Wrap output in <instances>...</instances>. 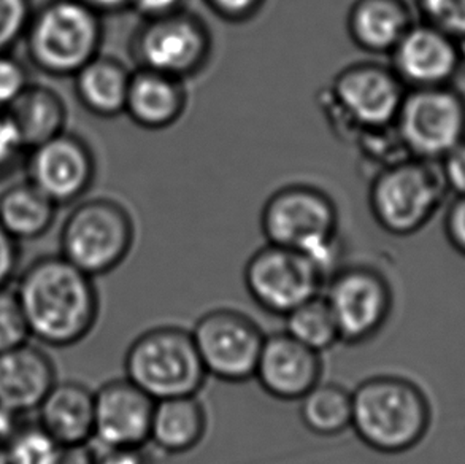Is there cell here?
<instances>
[{
  "label": "cell",
  "instance_id": "f546056e",
  "mask_svg": "<svg viewBox=\"0 0 465 464\" xmlns=\"http://www.w3.org/2000/svg\"><path fill=\"white\" fill-rule=\"evenodd\" d=\"M35 5L34 0H0V53L23 44Z\"/></svg>",
  "mask_w": 465,
  "mask_h": 464
},
{
  "label": "cell",
  "instance_id": "ac0fdd59",
  "mask_svg": "<svg viewBox=\"0 0 465 464\" xmlns=\"http://www.w3.org/2000/svg\"><path fill=\"white\" fill-rule=\"evenodd\" d=\"M37 423L61 447L89 446L94 439V389L76 380H57L38 406Z\"/></svg>",
  "mask_w": 465,
  "mask_h": 464
},
{
  "label": "cell",
  "instance_id": "6da1fadb",
  "mask_svg": "<svg viewBox=\"0 0 465 464\" xmlns=\"http://www.w3.org/2000/svg\"><path fill=\"white\" fill-rule=\"evenodd\" d=\"M94 280L59 253L35 257L19 270L13 289L31 339L53 348H67L86 339L101 314Z\"/></svg>",
  "mask_w": 465,
  "mask_h": 464
},
{
  "label": "cell",
  "instance_id": "5bb4252c",
  "mask_svg": "<svg viewBox=\"0 0 465 464\" xmlns=\"http://www.w3.org/2000/svg\"><path fill=\"white\" fill-rule=\"evenodd\" d=\"M156 401L129 378H114L94 391V439L105 446L150 444Z\"/></svg>",
  "mask_w": 465,
  "mask_h": 464
},
{
  "label": "cell",
  "instance_id": "30bf717a",
  "mask_svg": "<svg viewBox=\"0 0 465 464\" xmlns=\"http://www.w3.org/2000/svg\"><path fill=\"white\" fill-rule=\"evenodd\" d=\"M191 334L207 376L226 383L254 378L265 334L252 317L233 308H213L202 315Z\"/></svg>",
  "mask_w": 465,
  "mask_h": 464
},
{
  "label": "cell",
  "instance_id": "8992f818",
  "mask_svg": "<svg viewBox=\"0 0 465 464\" xmlns=\"http://www.w3.org/2000/svg\"><path fill=\"white\" fill-rule=\"evenodd\" d=\"M124 372L154 401L197 396L208 377L193 334L180 327H157L140 334L127 348Z\"/></svg>",
  "mask_w": 465,
  "mask_h": 464
},
{
  "label": "cell",
  "instance_id": "8d00e7d4",
  "mask_svg": "<svg viewBox=\"0 0 465 464\" xmlns=\"http://www.w3.org/2000/svg\"><path fill=\"white\" fill-rule=\"evenodd\" d=\"M434 19L447 29L465 32V0H443Z\"/></svg>",
  "mask_w": 465,
  "mask_h": 464
},
{
  "label": "cell",
  "instance_id": "4316f807",
  "mask_svg": "<svg viewBox=\"0 0 465 464\" xmlns=\"http://www.w3.org/2000/svg\"><path fill=\"white\" fill-rule=\"evenodd\" d=\"M284 323L286 333L318 353L340 344L339 328L322 293L291 310Z\"/></svg>",
  "mask_w": 465,
  "mask_h": 464
},
{
  "label": "cell",
  "instance_id": "603a6c76",
  "mask_svg": "<svg viewBox=\"0 0 465 464\" xmlns=\"http://www.w3.org/2000/svg\"><path fill=\"white\" fill-rule=\"evenodd\" d=\"M6 112L18 127L27 150L67 131L69 125V107L61 93L34 80Z\"/></svg>",
  "mask_w": 465,
  "mask_h": 464
},
{
  "label": "cell",
  "instance_id": "4dcf8cb0",
  "mask_svg": "<svg viewBox=\"0 0 465 464\" xmlns=\"http://www.w3.org/2000/svg\"><path fill=\"white\" fill-rule=\"evenodd\" d=\"M32 82L31 72L13 51L0 53V110H8Z\"/></svg>",
  "mask_w": 465,
  "mask_h": 464
},
{
  "label": "cell",
  "instance_id": "d590c367",
  "mask_svg": "<svg viewBox=\"0 0 465 464\" xmlns=\"http://www.w3.org/2000/svg\"><path fill=\"white\" fill-rule=\"evenodd\" d=\"M184 2L186 0H131L129 10L137 13L142 19L163 18L183 10Z\"/></svg>",
  "mask_w": 465,
  "mask_h": 464
},
{
  "label": "cell",
  "instance_id": "2e32d148",
  "mask_svg": "<svg viewBox=\"0 0 465 464\" xmlns=\"http://www.w3.org/2000/svg\"><path fill=\"white\" fill-rule=\"evenodd\" d=\"M396 119L405 144L421 155L451 150L462 127L460 106L437 91H418L403 99Z\"/></svg>",
  "mask_w": 465,
  "mask_h": 464
},
{
  "label": "cell",
  "instance_id": "9a60e30c",
  "mask_svg": "<svg viewBox=\"0 0 465 464\" xmlns=\"http://www.w3.org/2000/svg\"><path fill=\"white\" fill-rule=\"evenodd\" d=\"M321 353L303 346L292 336L265 334L254 378L265 395L278 401H299L321 382Z\"/></svg>",
  "mask_w": 465,
  "mask_h": 464
},
{
  "label": "cell",
  "instance_id": "d6a6232c",
  "mask_svg": "<svg viewBox=\"0 0 465 464\" xmlns=\"http://www.w3.org/2000/svg\"><path fill=\"white\" fill-rule=\"evenodd\" d=\"M93 464H153L146 446H105L91 442Z\"/></svg>",
  "mask_w": 465,
  "mask_h": 464
},
{
  "label": "cell",
  "instance_id": "74e56055",
  "mask_svg": "<svg viewBox=\"0 0 465 464\" xmlns=\"http://www.w3.org/2000/svg\"><path fill=\"white\" fill-rule=\"evenodd\" d=\"M25 420V415L0 404V447L6 446V442L12 439Z\"/></svg>",
  "mask_w": 465,
  "mask_h": 464
},
{
  "label": "cell",
  "instance_id": "52a82bcc",
  "mask_svg": "<svg viewBox=\"0 0 465 464\" xmlns=\"http://www.w3.org/2000/svg\"><path fill=\"white\" fill-rule=\"evenodd\" d=\"M213 38L207 23L183 8L169 16L143 19L131 38V56L139 69L186 80L207 67Z\"/></svg>",
  "mask_w": 465,
  "mask_h": 464
},
{
  "label": "cell",
  "instance_id": "277c9868",
  "mask_svg": "<svg viewBox=\"0 0 465 464\" xmlns=\"http://www.w3.org/2000/svg\"><path fill=\"white\" fill-rule=\"evenodd\" d=\"M101 13L82 0H44L35 5L23 45L34 69L51 78H72L101 55Z\"/></svg>",
  "mask_w": 465,
  "mask_h": 464
},
{
  "label": "cell",
  "instance_id": "ba28073f",
  "mask_svg": "<svg viewBox=\"0 0 465 464\" xmlns=\"http://www.w3.org/2000/svg\"><path fill=\"white\" fill-rule=\"evenodd\" d=\"M322 296L339 328L340 344L362 346L383 331L394 308L388 278L371 266H340L327 278Z\"/></svg>",
  "mask_w": 465,
  "mask_h": 464
},
{
  "label": "cell",
  "instance_id": "5b68a950",
  "mask_svg": "<svg viewBox=\"0 0 465 464\" xmlns=\"http://www.w3.org/2000/svg\"><path fill=\"white\" fill-rule=\"evenodd\" d=\"M70 207L59 231V255L94 278L118 269L135 242L131 212L110 197H83Z\"/></svg>",
  "mask_w": 465,
  "mask_h": 464
},
{
  "label": "cell",
  "instance_id": "e575fe53",
  "mask_svg": "<svg viewBox=\"0 0 465 464\" xmlns=\"http://www.w3.org/2000/svg\"><path fill=\"white\" fill-rule=\"evenodd\" d=\"M21 266V244L0 225V288L12 287Z\"/></svg>",
  "mask_w": 465,
  "mask_h": 464
},
{
  "label": "cell",
  "instance_id": "836d02e7",
  "mask_svg": "<svg viewBox=\"0 0 465 464\" xmlns=\"http://www.w3.org/2000/svg\"><path fill=\"white\" fill-rule=\"evenodd\" d=\"M205 5L227 23H245L254 18L264 6L265 0H203Z\"/></svg>",
  "mask_w": 465,
  "mask_h": 464
},
{
  "label": "cell",
  "instance_id": "9c48e42d",
  "mask_svg": "<svg viewBox=\"0 0 465 464\" xmlns=\"http://www.w3.org/2000/svg\"><path fill=\"white\" fill-rule=\"evenodd\" d=\"M243 282L258 308L284 318L322 293L326 276L302 251L265 244L246 261Z\"/></svg>",
  "mask_w": 465,
  "mask_h": 464
},
{
  "label": "cell",
  "instance_id": "ab89813d",
  "mask_svg": "<svg viewBox=\"0 0 465 464\" xmlns=\"http://www.w3.org/2000/svg\"><path fill=\"white\" fill-rule=\"evenodd\" d=\"M54 464H93L91 447H64Z\"/></svg>",
  "mask_w": 465,
  "mask_h": 464
},
{
  "label": "cell",
  "instance_id": "60d3db41",
  "mask_svg": "<svg viewBox=\"0 0 465 464\" xmlns=\"http://www.w3.org/2000/svg\"><path fill=\"white\" fill-rule=\"evenodd\" d=\"M83 4L101 13L102 16L118 15L131 8V0H82Z\"/></svg>",
  "mask_w": 465,
  "mask_h": 464
},
{
  "label": "cell",
  "instance_id": "f35d334b",
  "mask_svg": "<svg viewBox=\"0 0 465 464\" xmlns=\"http://www.w3.org/2000/svg\"><path fill=\"white\" fill-rule=\"evenodd\" d=\"M447 172L454 188L465 193V148L454 151L448 159Z\"/></svg>",
  "mask_w": 465,
  "mask_h": 464
},
{
  "label": "cell",
  "instance_id": "484cf974",
  "mask_svg": "<svg viewBox=\"0 0 465 464\" xmlns=\"http://www.w3.org/2000/svg\"><path fill=\"white\" fill-rule=\"evenodd\" d=\"M303 427L321 438H335L351 429L352 393L335 382H320L299 399Z\"/></svg>",
  "mask_w": 465,
  "mask_h": 464
},
{
  "label": "cell",
  "instance_id": "7a4b0ae2",
  "mask_svg": "<svg viewBox=\"0 0 465 464\" xmlns=\"http://www.w3.org/2000/svg\"><path fill=\"white\" fill-rule=\"evenodd\" d=\"M351 393V429L373 452L401 455L426 439L432 404L418 383L381 374L365 378Z\"/></svg>",
  "mask_w": 465,
  "mask_h": 464
},
{
  "label": "cell",
  "instance_id": "e0dca14e",
  "mask_svg": "<svg viewBox=\"0 0 465 464\" xmlns=\"http://www.w3.org/2000/svg\"><path fill=\"white\" fill-rule=\"evenodd\" d=\"M56 382V364L31 340L0 353L2 406L21 415L35 412Z\"/></svg>",
  "mask_w": 465,
  "mask_h": 464
},
{
  "label": "cell",
  "instance_id": "44dd1931",
  "mask_svg": "<svg viewBox=\"0 0 465 464\" xmlns=\"http://www.w3.org/2000/svg\"><path fill=\"white\" fill-rule=\"evenodd\" d=\"M207 427V410L197 396L159 399L153 410L150 442L167 455H182L201 444Z\"/></svg>",
  "mask_w": 465,
  "mask_h": 464
},
{
  "label": "cell",
  "instance_id": "ffe728a7",
  "mask_svg": "<svg viewBox=\"0 0 465 464\" xmlns=\"http://www.w3.org/2000/svg\"><path fill=\"white\" fill-rule=\"evenodd\" d=\"M133 72L120 59L97 55L72 76L76 101L99 118L124 115Z\"/></svg>",
  "mask_w": 465,
  "mask_h": 464
},
{
  "label": "cell",
  "instance_id": "8fae6325",
  "mask_svg": "<svg viewBox=\"0 0 465 464\" xmlns=\"http://www.w3.org/2000/svg\"><path fill=\"white\" fill-rule=\"evenodd\" d=\"M329 101L346 129L380 132L397 118L403 96L397 76L373 63L346 66L333 76Z\"/></svg>",
  "mask_w": 465,
  "mask_h": 464
},
{
  "label": "cell",
  "instance_id": "d4e9b609",
  "mask_svg": "<svg viewBox=\"0 0 465 464\" xmlns=\"http://www.w3.org/2000/svg\"><path fill=\"white\" fill-rule=\"evenodd\" d=\"M397 74L410 82H439L451 72L454 53L439 32L428 27L409 29L392 50Z\"/></svg>",
  "mask_w": 465,
  "mask_h": 464
},
{
  "label": "cell",
  "instance_id": "f1b7e54d",
  "mask_svg": "<svg viewBox=\"0 0 465 464\" xmlns=\"http://www.w3.org/2000/svg\"><path fill=\"white\" fill-rule=\"evenodd\" d=\"M31 339L25 312L12 287L0 288V353L23 346Z\"/></svg>",
  "mask_w": 465,
  "mask_h": 464
},
{
  "label": "cell",
  "instance_id": "b9f144b4",
  "mask_svg": "<svg viewBox=\"0 0 465 464\" xmlns=\"http://www.w3.org/2000/svg\"><path fill=\"white\" fill-rule=\"evenodd\" d=\"M453 236L456 244L465 253V202L460 204L453 217Z\"/></svg>",
  "mask_w": 465,
  "mask_h": 464
},
{
  "label": "cell",
  "instance_id": "d6986e66",
  "mask_svg": "<svg viewBox=\"0 0 465 464\" xmlns=\"http://www.w3.org/2000/svg\"><path fill=\"white\" fill-rule=\"evenodd\" d=\"M188 107L184 80L154 70H133L124 115L148 131L175 125Z\"/></svg>",
  "mask_w": 465,
  "mask_h": 464
},
{
  "label": "cell",
  "instance_id": "4fadbf2b",
  "mask_svg": "<svg viewBox=\"0 0 465 464\" xmlns=\"http://www.w3.org/2000/svg\"><path fill=\"white\" fill-rule=\"evenodd\" d=\"M428 174L411 164L383 170L371 183V214L378 225L392 234H409L426 220L434 204Z\"/></svg>",
  "mask_w": 465,
  "mask_h": 464
},
{
  "label": "cell",
  "instance_id": "cb8c5ba5",
  "mask_svg": "<svg viewBox=\"0 0 465 464\" xmlns=\"http://www.w3.org/2000/svg\"><path fill=\"white\" fill-rule=\"evenodd\" d=\"M346 31L359 50L380 55L396 48L409 31V18L399 0H356L348 12Z\"/></svg>",
  "mask_w": 465,
  "mask_h": 464
},
{
  "label": "cell",
  "instance_id": "7c38bea8",
  "mask_svg": "<svg viewBox=\"0 0 465 464\" xmlns=\"http://www.w3.org/2000/svg\"><path fill=\"white\" fill-rule=\"evenodd\" d=\"M25 164V178L59 207L74 206L88 195L97 170L94 151L69 129L27 150Z\"/></svg>",
  "mask_w": 465,
  "mask_h": 464
},
{
  "label": "cell",
  "instance_id": "3957f363",
  "mask_svg": "<svg viewBox=\"0 0 465 464\" xmlns=\"http://www.w3.org/2000/svg\"><path fill=\"white\" fill-rule=\"evenodd\" d=\"M261 231L267 244L302 251L326 276L340 267L339 208L326 191L292 183L269 196L261 210Z\"/></svg>",
  "mask_w": 465,
  "mask_h": 464
},
{
  "label": "cell",
  "instance_id": "1f68e13d",
  "mask_svg": "<svg viewBox=\"0 0 465 464\" xmlns=\"http://www.w3.org/2000/svg\"><path fill=\"white\" fill-rule=\"evenodd\" d=\"M25 153L27 148L15 121L6 110H0V177L12 172L19 161L25 163Z\"/></svg>",
  "mask_w": 465,
  "mask_h": 464
},
{
  "label": "cell",
  "instance_id": "83f0119b",
  "mask_svg": "<svg viewBox=\"0 0 465 464\" xmlns=\"http://www.w3.org/2000/svg\"><path fill=\"white\" fill-rule=\"evenodd\" d=\"M50 434L35 421H23L4 447L8 464H54L63 452Z\"/></svg>",
  "mask_w": 465,
  "mask_h": 464
},
{
  "label": "cell",
  "instance_id": "7bdbcfd3",
  "mask_svg": "<svg viewBox=\"0 0 465 464\" xmlns=\"http://www.w3.org/2000/svg\"><path fill=\"white\" fill-rule=\"evenodd\" d=\"M0 464H8L6 463L5 450H4V447H0Z\"/></svg>",
  "mask_w": 465,
  "mask_h": 464
},
{
  "label": "cell",
  "instance_id": "7402d4cb",
  "mask_svg": "<svg viewBox=\"0 0 465 464\" xmlns=\"http://www.w3.org/2000/svg\"><path fill=\"white\" fill-rule=\"evenodd\" d=\"M59 208L25 177L0 191V225L19 244L46 236L56 223Z\"/></svg>",
  "mask_w": 465,
  "mask_h": 464
}]
</instances>
